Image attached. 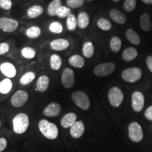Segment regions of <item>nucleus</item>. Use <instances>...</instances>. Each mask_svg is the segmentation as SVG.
Wrapping results in <instances>:
<instances>
[{
  "mask_svg": "<svg viewBox=\"0 0 152 152\" xmlns=\"http://www.w3.org/2000/svg\"><path fill=\"white\" fill-rule=\"evenodd\" d=\"M38 128L42 134L50 140H54L58 137V129L54 123L49 122V121L42 119L38 123Z\"/></svg>",
  "mask_w": 152,
  "mask_h": 152,
  "instance_id": "nucleus-1",
  "label": "nucleus"
},
{
  "mask_svg": "<svg viewBox=\"0 0 152 152\" xmlns=\"http://www.w3.org/2000/svg\"><path fill=\"white\" fill-rule=\"evenodd\" d=\"M30 125L29 117L27 114L20 113L17 114L13 119V129L18 134H23L28 130Z\"/></svg>",
  "mask_w": 152,
  "mask_h": 152,
  "instance_id": "nucleus-2",
  "label": "nucleus"
},
{
  "mask_svg": "<svg viewBox=\"0 0 152 152\" xmlns=\"http://www.w3.org/2000/svg\"><path fill=\"white\" fill-rule=\"evenodd\" d=\"M71 99L77 107L85 110L89 109L90 107V100L86 93L83 91H75L71 94Z\"/></svg>",
  "mask_w": 152,
  "mask_h": 152,
  "instance_id": "nucleus-3",
  "label": "nucleus"
},
{
  "mask_svg": "<svg viewBox=\"0 0 152 152\" xmlns=\"http://www.w3.org/2000/svg\"><path fill=\"white\" fill-rule=\"evenodd\" d=\"M109 103L113 107H118L122 104L124 96L122 90L118 87H113L110 89L108 94Z\"/></svg>",
  "mask_w": 152,
  "mask_h": 152,
  "instance_id": "nucleus-4",
  "label": "nucleus"
},
{
  "mask_svg": "<svg viewBox=\"0 0 152 152\" xmlns=\"http://www.w3.org/2000/svg\"><path fill=\"white\" fill-rule=\"evenodd\" d=\"M115 69V66L113 63H103L99 64L94 68V73L98 77H105L113 73Z\"/></svg>",
  "mask_w": 152,
  "mask_h": 152,
  "instance_id": "nucleus-5",
  "label": "nucleus"
},
{
  "mask_svg": "<svg viewBox=\"0 0 152 152\" xmlns=\"http://www.w3.org/2000/svg\"><path fill=\"white\" fill-rule=\"evenodd\" d=\"M122 78L128 83H134L142 77V71L139 68L133 67L125 69L122 72Z\"/></svg>",
  "mask_w": 152,
  "mask_h": 152,
  "instance_id": "nucleus-6",
  "label": "nucleus"
},
{
  "mask_svg": "<svg viewBox=\"0 0 152 152\" xmlns=\"http://www.w3.org/2000/svg\"><path fill=\"white\" fill-rule=\"evenodd\" d=\"M129 137L132 142H139L143 139V131L142 127L136 122L131 123L128 127Z\"/></svg>",
  "mask_w": 152,
  "mask_h": 152,
  "instance_id": "nucleus-7",
  "label": "nucleus"
},
{
  "mask_svg": "<svg viewBox=\"0 0 152 152\" xmlns=\"http://www.w3.org/2000/svg\"><path fill=\"white\" fill-rule=\"evenodd\" d=\"M28 98H29V96L27 92L24 90H18L11 96V104L14 107H21L25 104H26Z\"/></svg>",
  "mask_w": 152,
  "mask_h": 152,
  "instance_id": "nucleus-8",
  "label": "nucleus"
},
{
  "mask_svg": "<svg viewBox=\"0 0 152 152\" xmlns=\"http://www.w3.org/2000/svg\"><path fill=\"white\" fill-rule=\"evenodd\" d=\"M18 27L17 20L10 18H0V29L6 33H12Z\"/></svg>",
  "mask_w": 152,
  "mask_h": 152,
  "instance_id": "nucleus-9",
  "label": "nucleus"
},
{
  "mask_svg": "<svg viewBox=\"0 0 152 152\" xmlns=\"http://www.w3.org/2000/svg\"><path fill=\"white\" fill-rule=\"evenodd\" d=\"M61 83L66 88H71L75 83V75L71 68H66L61 74Z\"/></svg>",
  "mask_w": 152,
  "mask_h": 152,
  "instance_id": "nucleus-10",
  "label": "nucleus"
},
{
  "mask_svg": "<svg viewBox=\"0 0 152 152\" xmlns=\"http://www.w3.org/2000/svg\"><path fill=\"white\" fill-rule=\"evenodd\" d=\"M144 106V96L142 92H134L132 95V107L136 112H140Z\"/></svg>",
  "mask_w": 152,
  "mask_h": 152,
  "instance_id": "nucleus-11",
  "label": "nucleus"
},
{
  "mask_svg": "<svg viewBox=\"0 0 152 152\" xmlns=\"http://www.w3.org/2000/svg\"><path fill=\"white\" fill-rule=\"evenodd\" d=\"M85 130V125L83 121H76L70 128V134L74 139H78L83 135Z\"/></svg>",
  "mask_w": 152,
  "mask_h": 152,
  "instance_id": "nucleus-12",
  "label": "nucleus"
},
{
  "mask_svg": "<svg viewBox=\"0 0 152 152\" xmlns=\"http://www.w3.org/2000/svg\"><path fill=\"white\" fill-rule=\"evenodd\" d=\"M61 107L60 104L56 102H52L47 105L43 111V114L47 117H56L60 114Z\"/></svg>",
  "mask_w": 152,
  "mask_h": 152,
  "instance_id": "nucleus-13",
  "label": "nucleus"
},
{
  "mask_svg": "<svg viewBox=\"0 0 152 152\" xmlns=\"http://www.w3.org/2000/svg\"><path fill=\"white\" fill-rule=\"evenodd\" d=\"M0 71L1 73L8 78H12L16 75V68L10 62H4L0 65Z\"/></svg>",
  "mask_w": 152,
  "mask_h": 152,
  "instance_id": "nucleus-14",
  "label": "nucleus"
},
{
  "mask_svg": "<svg viewBox=\"0 0 152 152\" xmlns=\"http://www.w3.org/2000/svg\"><path fill=\"white\" fill-rule=\"evenodd\" d=\"M70 43L66 39H56L52 41L50 43V47L54 51H64L69 47Z\"/></svg>",
  "mask_w": 152,
  "mask_h": 152,
  "instance_id": "nucleus-15",
  "label": "nucleus"
},
{
  "mask_svg": "<svg viewBox=\"0 0 152 152\" xmlns=\"http://www.w3.org/2000/svg\"><path fill=\"white\" fill-rule=\"evenodd\" d=\"M77 121V115L71 112L66 114L61 121V125L64 128H71V126Z\"/></svg>",
  "mask_w": 152,
  "mask_h": 152,
  "instance_id": "nucleus-16",
  "label": "nucleus"
},
{
  "mask_svg": "<svg viewBox=\"0 0 152 152\" xmlns=\"http://www.w3.org/2000/svg\"><path fill=\"white\" fill-rule=\"evenodd\" d=\"M110 17L114 22L120 25L125 24L127 21L126 16L118 9H112L110 11Z\"/></svg>",
  "mask_w": 152,
  "mask_h": 152,
  "instance_id": "nucleus-17",
  "label": "nucleus"
},
{
  "mask_svg": "<svg viewBox=\"0 0 152 152\" xmlns=\"http://www.w3.org/2000/svg\"><path fill=\"white\" fill-rule=\"evenodd\" d=\"M49 78L47 75H42L36 83V90L40 92H45L48 89L49 85Z\"/></svg>",
  "mask_w": 152,
  "mask_h": 152,
  "instance_id": "nucleus-18",
  "label": "nucleus"
},
{
  "mask_svg": "<svg viewBox=\"0 0 152 152\" xmlns=\"http://www.w3.org/2000/svg\"><path fill=\"white\" fill-rule=\"evenodd\" d=\"M140 27L144 31L148 32L151 30L152 28V23L149 14L145 13V14L142 15L140 19Z\"/></svg>",
  "mask_w": 152,
  "mask_h": 152,
  "instance_id": "nucleus-19",
  "label": "nucleus"
},
{
  "mask_svg": "<svg viewBox=\"0 0 152 152\" xmlns=\"http://www.w3.org/2000/svg\"><path fill=\"white\" fill-rule=\"evenodd\" d=\"M69 64L74 68H81L85 66V61L84 58L80 55L75 54L71 56L68 59Z\"/></svg>",
  "mask_w": 152,
  "mask_h": 152,
  "instance_id": "nucleus-20",
  "label": "nucleus"
},
{
  "mask_svg": "<svg viewBox=\"0 0 152 152\" xmlns=\"http://www.w3.org/2000/svg\"><path fill=\"white\" fill-rule=\"evenodd\" d=\"M90 24V17L86 12L80 13L77 16V26L80 29H85Z\"/></svg>",
  "mask_w": 152,
  "mask_h": 152,
  "instance_id": "nucleus-21",
  "label": "nucleus"
},
{
  "mask_svg": "<svg viewBox=\"0 0 152 152\" xmlns=\"http://www.w3.org/2000/svg\"><path fill=\"white\" fill-rule=\"evenodd\" d=\"M137 56V51L134 47H128L123 51L122 57L125 61H131Z\"/></svg>",
  "mask_w": 152,
  "mask_h": 152,
  "instance_id": "nucleus-22",
  "label": "nucleus"
},
{
  "mask_svg": "<svg viewBox=\"0 0 152 152\" xmlns=\"http://www.w3.org/2000/svg\"><path fill=\"white\" fill-rule=\"evenodd\" d=\"M13 83L10 78L4 79L0 82V93L3 94H7L12 90Z\"/></svg>",
  "mask_w": 152,
  "mask_h": 152,
  "instance_id": "nucleus-23",
  "label": "nucleus"
},
{
  "mask_svg": "<svg viewBox=\"0 0 152 152\" xmlns=\"http://www.w3.org/2000/svg\"><path fill=\"white\" fill-rule=\"evenodd\" d=\"M125 35H126L127 39H128L132 45H138L140 44L141 39H140V35L133 30L128 29L126 31V33H125Z\"/></svg>",
  "mask_w": 152,
  "mask_h": 152,
  "instance_id": "nucleus-24",
  "label": "nucleus"
},
{
  "mask_svg": "<svg viewBox=\"0 0 152 152\" xmlns=\"http://www.w3.org/2000/svg\"><path fill=\"white\" fill-rule=\"evenodd\" d=\"M61 6L62 3L61 0H53L48 6L47 13L51 16H56V11Z\"/></svg>",
  "mask_w": 152,
  "mask_h": 152,
  "instance_id": "nucleus-25",
  "label": "nucleus"
},
{
  "mask_svg": "<svg viewBox=\"0 0 152 152\" xmlns=\"http://www.w3.org/2000/svg\"><path fill=\"white\" fill-rule=\"evenodd\" d=\"M43 8L41 6L34 5L28 9L27 11L28 16L30 18H35L43 13Z\"/></svg>",
  "mask_w": 152,
  "mask_h": 152,
  "instance_id": "nucleus-26",
  "label": "nucleus"
},
{
  "mask_svg": "<svg viewBox=\"0 0 152 152\" xmlns=\"http://www.w3.org/2000/svg\"><path fill=\"white\" fill-rule=\"evenodd\" d=\"M83 54L85 57L90 58L94 55V48L93 44L91 42H87L83 47Z\"/></svg>",
  "mask_w": 152,
  "mask_h": 152,
  "instance_id": "nucleus-27",
  "label": "nucleus"
},
{
  "mask_svg": "<svg viewBox=\"0 0 152 152\" xmlns=\"http://www.w3.org/2000/svg\"><path fill=\"white\" fill-rule=\"evenodd\" d=\"M50 66L54 71L60 69L62 65L61 58L57 54H52L50 57Z\"/></svg>",
  "mask_w": 152,
  "mask_h": 152,
  "instance_id": "nucleus-28",
  "label": "nucleus"
},
{
  "mask_svg": "<svg viewBox=\"0 0 152 152\" xmlns=\"http://www.w3.org/2000/svg\"><path fill=\"white\" fill-rule=\"evenodd\" d=\"M35 78V73L33 71H29L25 73L23 75L20 77V83L22 85H28L31 83Z\"/></svg>",
  "mask_w": 152,
  "mask_h": 152,
  "instance_id": "nucleus-29",
  "label": "nucleus"
},
{
  "mask_svg": "<svg viewBox=\"0 0 152 152\" xmlns=\"http://www.w3.org/2000/svg\"><path fill=\"white\" fill-rule=\"evenodd\" d=\"M26 35L30 39H36L41 35V29L37 26H32L26 30Z\"/></svg>",
  "mask_w": 152,
  "mask_h": 152,
  "instance_id": "nucleus-30",
  "label": "nucleus"
},
{
  "mask_svg": "<svg viewBox=\"0 0 152 152\" xmlns=\"http://www.w3.org/2000/svg\"><path fill=\"white\" fill-rule=\"evenodd\" d=\"M77 26V19L73 14H71L66 19V26L68 30L73 31L76 29Z\"/></svg>",
  "mask_w": 152,
  "mask_h": 152,
  "instance_id": "nucleus-31",
  "label": "nucleus"
},
{
  "mask_svg": "<svg viewBox=\"0 0 152 152\" xmlns=\"http://www.w3.org/2000/svg\"><path fill=\"white\" fill-rule=\"evenodd\" d=\"M121 45H122V42L118 37H113L111 39L110 47L113 52H118L121 48Z\"/></svg>",
  "mask_w": 152,
  "mask_h": 152,
  "instance_id": "nucleus-32",
  "label": "nucleus"
},
{
  "mask_svg": "<svg viewBox=\"0 0 152 152\" xmlns=\"http://www.w3.org/2000/svg\"><path fill=\"white\" fill-rule=\"evenodd\" d=\"M21 55L22 56L27 59H32L35 56L36 52L35 50L31 47H24L21 50Z\"/></svg>",
  "mask_w": 152,
  "mask_h": 152,
  "instance_id": "nucleus-33",
  "label": "nucleus"
},
{
  "mask_svg": "<svg viewBox=\"0 0 152 152\" xmlns=\"http://www.w3.org/2000/svg\"><path fill=\"white\" fill-rule=\"evenodd\" d=\"M97 26L101 30H104V31H108V30L111 29L112 25L108 19L100 18L97 20Z\"/></svg>",
  "mask_w": 152,
  "mask_h": 152,
  "instance_id": "nucleus-34",
  "label": "nucleus"
},
{
  "mask_svg": "<svg viewBox=\"0 0 152 152\" xmlns=\"http://www.w3.org/2000/svg\"><path fill=\"white\" fill-rule=\"evenodd\" d=\"M49 29L52 33L59 34L61 33L63 31V26L59 22L54 21L49 25Z\"/></svg>",
  "mask_w": 152,
  "mask_h": 152,
  "instance_id": "nucleus-35",
  "label": "nucleus"
},
{
  "mask_svg": "<svg viewBox=\"0 0 152 152\" xmlns=\"http://www.w3.org/2000/svg\"><path fill=\"white\" fill-rule=\"evenodd\" d=\"M71 14V9L68 8V7H64V6H61V7L56 11V16L61 18H67V17L69 16Z\"/></svg>",
  "mask_w": 152,
  "mask_h": 152,
  "instance_id": "nucleus-36",
  "label": "nucleus"
},
{
  "mask_svg": "<svg viewBox=\"0 0 152 152\" xmlns=\"http://www.w3.org/2000/svg\"><path fill=\"white\" fill-rule=\"evenodd\" d=\"M85 0H66L68 7L71 9H77L83 7Z\"/></svg>",
  "mask_w": 152,
  "mask_h": 152,
  "instance_id": "nucleus-37",
  "label": "nucleus"
},
{
  "mask_svg": "<svg viewBox=\"0 0 152 152\" xmlns=\"http://www.w3.org/2000/svg\"><path fill=\"white\" fill-rule=\"evenodd\" d=\"M136 7V1L135 0H125L123 4V8L128 12L132 11Z\"/></svg>",
  "mask_w": 152,
  "mask_h": 152,
  "instance_id": "nucleus-38",
  "label": "nucleus"
},
{
  "mask_svg": "<svg viewBox=\"0 0 152 152\" xmlns=\"http://www.w3.org/2000/svg\"><path fill=\"white\" fill-rule=\"evenodd\" d=\"M12 7L11 0H0V8L4 10H9Z\"/></svg>",
  "mask_w": 152,
  "mask_h": 152,
  "instance_id": "nucleus-39",
  "label": "nucleus"
},
{
  "mask_svg": "<svg viewBox=\"0 0 152 152\" xmlns=\"http://www.w3.org/2000/svg\"><path fill=\"white\" fill-rule=\"evenodd\" d=\"M10 47L9 45L7 42H1L0 43V55H4L7 54L9 51Z\"/></svg>",
  "mask_w": 152,
  "mask_h": 152,
  "instance_id": "nucleus-40",
  "label": "nucleus"
},
{
  "mask_svg": "<svg viewBox=\"0 0 152 152\" xmlns=\"http://www.w3.org/2000/svg\"><path fill=\"white\" fill-rule=\"evenodd\" d=\"M7 146V140L4 137H0V152L3 151Z\"/></svg>",
  "mask_w": 152,
  "mask_h": 152,
  "instance_id": "nucleus-41",
  "label": "nucleus"
},
{
  "mask_svg": "<svg viewBox=\"0 0 152 152\" xmlns=\"http://www.w3.org/2000/svg\"><path fill=\"white\" fill-rule=\"evenodd\" d=\"M144 116L149 121H152V106H149L144 112Z\"/></svg>",
  "mask_w": 152,
  "mask_h": 152,
  "instance_id": "nucleus-42",
  "label": "nucleus"
},
{
  "mask_svg": "<svg viewBox=\"0 0 152 152\" xmlns=\"http://www.w3.org/2000/svg\"><path fill=\"white\" fill-rule=\"evenodd\" d=\"M147 65L149 70L152 73V56H149L147 58Z\"/></svg>",
  "mask_w": 152,
  "mask_h": 152,
  "instance_id": "nucleus-43",
  "label": "nucleus"
},
{
  "mask_svg": "<svg viewBox=\"0 0 152 152\" xmlns=\"http://www.w3.org/2000/svg\"><path fill=\"white\" fill-rule=\"evenodd\" d=\"M142 1L147 4H152V0H142Z\"/></svg>",
  "mask_w": 152,
  "mask_h": 152,
  "instance_id": "nucleus-44",
  "label": "nucleus"
},
{
  "mask_svg": "<svg viewBox=\"0 0 152 152\" xmlns=\"http://www.w3.org/2000/svg\"><path fill=\"white\" fill-rule=\"evenodd\" d=\"M113 1H115V2H118V1H119L120 0H113Z\"/></svg>",
  "mask_w": 152,
  "mask_h": 152,
  "instance_id": "nucleus-45",
  "label": "nucleus"
},
{
  "mask_svg": "<svg viewBox=\"0 0 152 152\" xmlns=\"http://www.w3.org/2000/svg\"><path fill=\"white\" fill-rule=\"evenodd\" d=\"M0 127H1V121H0Z\"/></svg>",
  "mask_w": 152,
  "mask_h": 152,
  "instance_id": "nucleus-46",
  "label": "nucleus"
},
{
  "mask_svg": "<svg viewBox=\"0 0 152 152\" xmlns=\"http://www.w3.org/2000/svg\"><path fill=\"white\" fill-rule=\"evenodd\" d=\"M88 1H93V0H88Z\"/></svg>",
  "mask_w": 152,
  "mask_h": 152,
  "instance_id": "nucleus-47",
  "label": "nucleus"
}]
</instances>
